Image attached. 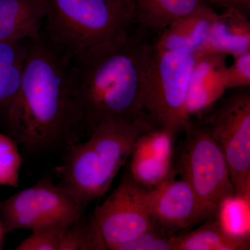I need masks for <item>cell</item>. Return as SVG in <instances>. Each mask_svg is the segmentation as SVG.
Here are the masks:
<instances>
[{
    "label": "cell",
    "instance_id": "cell-26",
    "mask_svg": "<svg viewBox=\"0 0 250 250\" xmlns=\"http://www.w3.org/2000/svg\"><path fill=\"white\" fill-rule=\"evenodd\" d=\"M5 234H6V233H5L2 223H1V219H0V250L1 249V247H2L3 240H4Z\"/></svg>",
    "mask_w": 250,
    "mask_h": 250
},
{
    "label": "cell",
    "instance_id": "cell-5",
    "mask_svg": "<svg viewBox=\"0 0 250 250\" xmlns=\"http://www.w3.org/2000/svg\"><path fill=\"white\" fill-rule=\"evenodd\" d=\"M196 54L165 50L153 43L143 87L141 111L153 128L174 136L190 122L187 98Z\"/></svg>",
    "mask_w": 250,
    "mask_h": 250
},
{
    "label": "cell",
    "instance_id": "cell-21",
    "mask_svg": "<svg viewBox=\"0 0 250 250\" xmlns=\"http://www.w3.org/2000/svg\"><path fill=\"white\" fill-rule=\"evenodd\" d=\"M69 223L52 224L35 229L21 242L16 250H59L64 229Z\"/></svg>",
    "mask_w": 250,
    "mask_h": 250
},
{
    "label": "cell",
    "instance_id": "cell-17",
    "mask_svg": "<svg viewBox=\"0 0 250 250\" xmlns=\"http://www.w3.org/2000/svg\"><path fill=\"white\" fill-rule=\"evenodd\" d=\"M172 250H249V235L231 232L215 218L170 238Z\"/></svg>",
    "mask_w": 250,
    "mask_h": 250
},
{
    "label": "cell",
    "instance_id": "cell-10",
    "mask_svg": "<svg viewBox=\"0 0 250 250\" xmlns=\"http://www.w3.org/2000/svg\"><path fill=\"white\" fill-rule=\"evenodd\" d=\"M149 205L153 222L170 236L203 223L200 202L183 179H171L150 189Z\"/></svg>",
    "mask_w": 250,
    "mask_h": 250
},
{
    "label": "cell",
    "instance_id": "cell-12",
    "mask_svg": "<svg viewBox=\"0 0 250 250\" xmlns=\"http://www.w3.org/2000/svg\"><path fill=\"white\" fill-rule=\"evenodd\" d=\"M227 57L219 53L197 54L188 92L187 112L190 119L201 116L228 90Z\"/></svg>",
    "mask_w": 250,
    "mask_h": 250
},
{
    "label": "cell",
    "instance_id": "cell-19",
    "mask_svg": "<svg viewBox=\"0 0 250 250\" xmlns=\"http://www.w3.org/2000/svg\"><path fill=\"white\" fill-rule=\"evenodd\" d=\"M59 250H107L101 235L85 213L67 224Z\"/></svg>",
    "mask_w": 250,
    "mask_h": 250
},
{
    "label": "cell",
    "instance_id": "cell-13",
    "mask_svg": "<svg viewBox=\"0 0 250 250\" xmlns=\"http://www.w3.org/2000/svg\"><path fill=\"white\" fill-rule=\"evenodd\" d=\"M218 13L213 6H205L170 24L154 41L165 50L200 54L207 44L212 24Z\"/></svg>",
    "mask_w": 250,
    "mask_h": 250
},
{
    "label": "cell",
    "instance_id": "cell-11",
    "mask_svg": "<svg viewBox=\"0 0 250 250\" xmlns=\"http://www.w3.org/2000/svg\"><path fill=\"white\" fill-rule=\"evenodd\" d=\"M174 137L170 133L153 128L138 140L126 171L142 187L155 188L175 178L177 173L172 166Z\"/></svg>",
    "mask_w": 250,
    "mask_h": 250
},
{
    "label": "cell",
    "instance_id": "cell-24",
    "mask_svg": "<svg viewBox=\"0 0 250 250\" xmlns=\"http://www.w3.org/2000/svg\"><path fill=\"white\" fill-rule=\"evenodd\" d=\"M221 9H233L250 18V0H218Z\"/></svg>",
    "mask_w": 250,
    "mask_h": 250
},
{
    "label": "cell",
    "instance_id": "cell-3",
    "mask_svg": "<svg viewBox=\"0 0 250 250\" xmlns=\"http://www.w3.org/2000/svg\"><path fill=\"white\" fill-rule=\"evenodd\" d=\"M152 129L144 117L98 125L85 141L62 152V164L55 170L57 185L86 209L108 191L138 140Z\"/></svg>",
    "mask_w": 250,
    "mask_h": 250
},
{
    "label": "cell",
    "instance_id": "cell-6",
    "mask_svg": "<svg viewBox=\"0 0 250 250\" xmlns=\"http://www.w3.org/2000/svg\"><path fill=\"white\" fill-rule=\"evenodd\" d=\"M184 132L174 169L195 192L203 222L216 218L225 202L235 197L225 156L201 122L190 120Z\"/></svg>",
    "mask_w": 250,
    "mask_h": 250
},
{
    "label": "cell",
    "instance_id": "cell-22",
    "mask_svg": "<svg viewBox=\"0 0 250 250\" xmlns=\"http://www.w3.org/2000/svg\"><path fill=\"white\" fill-rule=\"evenodd\" d=\"M171 236L154 224L149 231L122 245L118 250H172Z\"/></svg>",
    "mask_w": 250,
    "mask_h": 250
},
{
    "label": "cell",
    "instance_id": "cell-14",
    "mask_svg": "<svg viewBox=\"0 0 250 250\" xmlns=\"http://www.w3.org/2000/svg\"><path fill=\"white\" fill-rule=\"evenodd\" d=\"M45 16L42 0H0V42L37 39Z\"/></svg>",
    "mask_w": 250,
    "mask_h": 250
},
{
    "label": "cell",
    "instance_id": "cell-15",
    "mask_svg": "<svg viewBox=\"0 0 250 250\" xmlns=\"http://www.w3.org/2000/svg\"><path fill=\"white\" fill-rule=\"evenodd\" d=\"M205 6L220 7L218 0H136V25L158 36L172 23Z\"/></svg>",
    "mask_w": 250,
    "mask_h": 250
},
{
    "label": "cell",
    "instance_id": "cell-7",
    "mask_svg": "<svg viewBox=\"0 0 250 250\" xmlns=\"http://www.w3.org/2000/svg\"><path fill=\"white\" fill-rule=\"evenodd\" d=\"M217 103L202 113L200 122L221 149L235 197L250 202V90L229 89Z\"/></svg>",
    "mask_w": 250,
    "mask_h": 250
},
{
    "label": "cell",
    "instance_id": "cell-25",
    "mask_svg": "<svg viewBox=\"0 0 250 250\" xmlns=\"http://www.w3.org/2000/svg\"><path fill=\"white\" fill-rule=\"evenodd\" d=\"M115 1H118V2L121 3V4L129 6V7L134 9L135 12H136V9H135L136 0H115Z\"/></svg>",
    "mask_w": 250,
    "mask_h": 250
},
{
    "label": "cell",
    "instance_id": "cell-16",
    "mask_svg": "<svg viewBox=\"0 0 250 250\" xmlns=\"http://www.w3.org/2000/svg\"><path fill=\"white\" fill-rule=\"evenodd\" d=\"M250 52V18L236 10L224 9L212 24L202 54L219 53L235 59Z\"/></svg>",
    "mask_w": 250,
    "mask_h": 250
},
{
    "label": "cell",
    "instance_id": "cell-9",
    "mask_svg": "<svg viewBox=\"0 0 250 250\" xmlns=\"http://www.w3.org/2000/svg\"><path fill=\"white\" fill-rule=\"evenodd\" d=\"M85 211L49 177H42L32 187L0 200V219L6 233L71 223Z\"/></svg>",
    "mask_w": 250,
    "mask_h": 250
},
{
    "label": "cell",
    "instance_id": "cell-8",
    "mask_svg": "<svg viewBox=\"0 0 250 250\" xmlns=\"http://www.w3.org/2000/svg\"><path fill=\"white\" fill-rule=\"evenodd\" d=\"M149 194L150 189L142 187L126 170L118 187L89 215L107 250H118L154 227Z\"/></svg>",
    "mask_w": 250,
    "mask_h": 250
},
{
    "label": "cell",
    "instance_id": "cell-23",
    "mask_svg": "<svg viewBox=\"0 0 250 250\" xmlns=\"http://www.w3.org/2000/svg\"><path fill=\"white\" fill-rule=\"evenodd\" d=\"M226 70L228 90L250 86V52L236 57Z\"/></svg>",
    "mask_w": 250,
    "mask_h": 250
},
{
    "label": "cell",
    "instance_id": "cell-18",
    "mask_svg": "<svg viewBox=\"0 0 250 250\" xmlns=\"http://www.w3.org/2000/svg\"><path fill=\"white\" fill-rule=\"evenodd\" d=\"M29 39L0 42V131L7 134L11 106L17 95Z\"/></svg>",
    "mask_w": 250,
    "mask_h": 250
},
{
    "label": "cell",
    "instance_id": "cell-20",
    "mask_svg": "<svg viewBox=\"0 0 250 250\" xmlns=\"http://www.w3.org/2000/svg\"><path fill=\"white\" fill-rule=\"evenodd\" d=\"M21 165L22 157L17 141L0 131V186L19 187Z\"/></svg>",
    "mask_w": 250,
    "mask_h": 250
},
{
    "label": "cell",
    "instance_id": "cell-4",
    "mask_svg": "<svg viewBox=\"0 0 250 250\" xmlns=\"http://www.w3.org/2000/svg\"><path fill=\"white\" fill-rule=\"evenodd\" d=\"M42 36L67 62L136 26L134 9L115 0H42Z\"/></svg>",
    "mask_w": 250,
    "mask_h": 250
},
{
    "label": "cell",
    "instance_id": "cell-1",
    "mask_svg": "<svg viewBox=\"0 0 250 250\" xmlns=\"http://www.w3.org/2000/svg\"><path fill=\"white\" fill-rule=\"evenodd\" d=\"M7 134L34 155L62 152L87 138L68 62L42 33L29 39Z\"/></svg>",
    "mask_w": 250,
    "mask_h": 250
},
{
    "label": "cell",
    "instance_id": "cell-2",
    "mask_svg": "<svg viewBox=\"0 0 250 250\" xmlns=\"http://www.w3.org/2000/svg\"><path fill=\"white\" fill-rule=\"evenodd\" d=\"M136 26L120 39L88 49L68 62L87 137L104 122L134 120L154 41Z\"/></svg>",
    "mask_w": 250,
    "mask_h": 250
}]
</instances>
